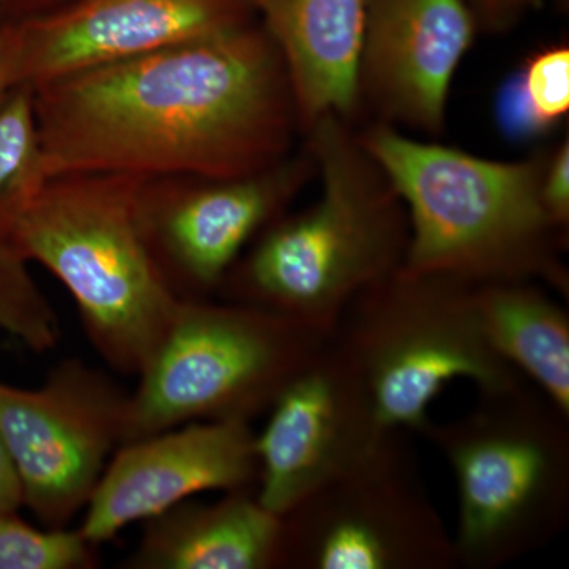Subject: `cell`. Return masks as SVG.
I'll return each mask as SVG.
<instances>
[{
	"instance_id": "obj_1",
	"label": "cell",
	"mask_w": 569,
	"mask_h": 569,
	"mask_svg": "<svg viewBox=\"0 0 569 569\" xmlns=\"http://www.w3.org/2000/svg\"><path fill=\"white\" fill-rule=\"evenodd\" d=\"M48 178H234L291 153L279 48L257 22L32 86Z\"/></svg>"
},
{
	"instance_id": "obj_2",
	"label": "cell",
	"mask_w": 569,
	"mask_h": 569,
	"mask_svg": "<svg viewBox=\"0 0 569 569\" xmlns=\"http://www.w3.org/2000/svg\"><path fill=\"white\" fill-rule=\"evenodd\" d=\"M305 133L320 197L268 224L219 291L227 301L331 336L356 296L402 268L410 223L395 186L350 123L325 116Z\"/></svg>"
},
{
	"instance_id": "obj_3",
	"label": "cell",
	"mask_w": 569,
	"mask_h": 569,
	"mask_svg": "<svg viewBox=\"0 0 569 569\" xmlns=\"http://www.w3.org/2000/svg\"><path fill=\"white\" fill-rule=\"evenodd\" d=\"M407 209L402 271L477 284L535 280L568 291V230L542 201L548 156L497 162L377 122L358 133Z\"/></svg>"
},
{
	"instance_id": "obj_4",
	"label": "cell",
	"mask_w": 569,
	"mask_h": 569,
	"mask_svg": "<svg viewBox=\"0 0 569 569\" xmlns=\"http://www.w3.org/2000/svg\"><path fill=\"white\" fill-rule=\"evenodd\" d=\"M140 182L51 176L0 233L69 290L93 348L126 376H140L182 305L142 233Z\"/></svg>"
},
{
	"instance_id": "obj_5",
	"label": "cell",
	"mask_w": 569,
	"mask_h": 569,
	"mask_svg": "<svg viewBox=\"0 0 569 569\" xmlns=\"http://www.w3.org/2000/svg\"><path fill=\"white\" fill-rule=\"evenodd\" d=\"M569 418L526 383L479 392L473 410L427 426L458 488V567L493 569L563 529L569 503Z\"/></svg>"
},
{
	"instance_id": "obj_6",
	"label": "cell",
	"mask_w": 569,
	"mask_h": 569,
	"mask_svg": "<svg viewBox=\"0 0 569 569\" xmlns=\"http://www.w3.org/2000/svg\"><path fill=\"white\" fill-rule=\"evenodd\" d=\"M473 284L399 271L356 296L332 329L389 430L422 433L429 410L456 380L479 392L523 385L490 347L471 296Z\"/></svg>"
},
{
	"instance_id": "obj_7",
	"label": "cell",
	"mask_w": 569,
	"mask_h": 569,
	"mask_svg": "<svg viewBox=\"0 0 569 569\" xmlns=\"http://www.w3.org/2000/svg\"><path fill=\"white\" fill-rule=\"evenodd\" d=\"M328 339L241 302L182 301L127 400L123 443L187 422H250L271 408Z\"/></svg>"
},
{
	"instance_id": "obj_8",
	"label": "cell",
	"mask_w": 569,
	"mask_h": 569,
	"mask_svg": "<svg viewBox=\"0 0 569 569\" xmlns=\"http://www.w3.org/2000/svg\"><path fill=\"white\" fill-rule=\"evenodd\" d=\"M402 433L282 516L279 568H458Z\"/></svg>"
},
{
	"instance_id": "obj_9",
	"label": "cell",
	"mask_w": 569,
	"mask_h": 569,
	"mask_svg": "<svg viewBox=\"0 0 569 569\" xmlns=\"http://www.w3.org/2000/svg\"><path fill=\"white\" fill-rule=\"evenodd\" d=\"M127 400L80 361L63 362L39 389L0 383V438L22 503L51 529L88 505L112 449L123 443Z\"/></svg>"
},
{
	"instance_id": "obj_10",
	"label": "cell",
	"mask_w": 569,
	"mask_h": 569,
	"mask_svg": "<svg viewBox=\"0 0 569 569\" xmlns=\"http://www.w3.org/2000/svg\"><path fill=\"white\" fill-rule=\"evenodd\" d=\"M316 176V162L305 151L234 178L141 179L142 233L174 293L189 301L219 291L246 247L283 216Z\"/></svg>"
},
{
	"instance_id": "obj_11",
	"label": "cell",
	"mask_w": 569,
	"mask_h": 569,
	"mask_svg": "<svg viewBox=\"0 0 569 569\" xmlns=\"http://www.w3.org/2000/svg\"><path fill=\"white\" fill-rule=\"evenodd\" d=\"M268 411L254 437L257 497L280 518L361 466L397 432L381 425L365 383L331 337Z\"/></svg>"
},
{
	"instance_id": "obj_12",
	"label": "cell",
	"mask_w": 569,
	"mask_h": 569,
	"mask_svg": "<svg viewBox=\"0 0 569 569\" xmlns=\"http://www.w3.org/2000/svg\"><path fill=\"white\" fill-rule=\"evenodd\" d=\"M249 421H193L116 449L97 482L80 530L92 545L209 490L257 489Z\"/></svg>"
},
{
	"instance_id": "obj_13",
	"label": "cell",
	"mask_w": 569,
	"mask_h": 569,
	"mask_svg": "<svg viewBox=\"0 0 569 569\" xmlns=\"http://www.w3.org/2000/svg\"><path fill=\"white\" fill-rule=\"evenodd\" d=\"M252 0H74L18 24L20 84L126 61L246 28Z\"/></svg>"
},
{
	"instance_id": "obj_14",
	"label": "cell",
	"mask_w": 569,
	"mask_h": 569,
	"mask_svg": "<svg viewBox=\"0 0 569 569\" xmlns=\"http://www.w3.org/2000/svg\"><path fill=\"white\" fill-rule=\"evenodd\" d=\"M475 33L467 0H366L361 107L369 103L378 122L437 137Z\"/></svg>"
},
{
	"instance_id": "obj_15",
	"label": "cell",
	"mask_w": 569,
	"mask_h": 569,
	"mask_svg": "<svg viewBox=\"0 0 569 569\" xmlns=\"http://www.w3.org/2000/svg\"><path fill=\"white\" fill-rule=\"evenodd\" d=\"M282 56L306 132L325 116L350 123L361 111L359 67L366 0H252Z\"/></svg>"
},
{
	"instance_id": "obj_16",
	"label": "cell",
	"mask_w": 569,
	"mask_h": 569,
	"mask_svg": "<svg viewBox=\"0 0 569 569\" xmlns=\"http://www.w3.org/2000/svg\"><path fill=\"white\" fill-rule=\"evenodd\" d=\"M283 523L257 489L227 492L217 503L178 507L148 520L129 563L141 569L279 568Z\"/></svg>"
},
{
	"instance_id": "obj_17",
	"label": "cell",
	"mask_w": 569,
	"mask_h": 569,
	"mask_svg": "<svg viewBox=\"0 0 569 569\" xmlns=\"http://www.w3.org/2000/svg\"><path fill=\"white\" fill-rule=\"evenodd\" d=\"M475 312L490 347L569 418V318L535 280L473 284Z\"/></svg>"
},
{
	"instance_id": "obj_18",
	"label": "cell",
	"mask_w": 569,
	"mask_h": 569,
	"mask_svg": "<svg viewBox=\"0 0 569 569\" xmlns=\"http://www.w3.org/2000/svg\"><path fill=\"white\" fill-rule=\"evenodd\" d=\"M47 179L33 89L18 84L0 103V233Z\"/></svg>"
},
{
	"instance_id": "obj_19",
	"label": "cell",
	"mask_w": 569,
	"mask_h": 569,
	"mask_svg": "<svg viewBox=\"0 0 569 569\" xmlns=\"http://www.w3.org/2000/svg\"><path fill=\"white\" fill-rule=\"evenodd\" d=\"M28 261L0 239V329L33 351L58 346L61 329L48 299L29 272Z\"/></svg>"
},
{
	"instance_id": "obj_20",
	"label": "cell",
	"mask_w": 569,
	"mask_h": 569,
	"mask_svg": "<svg viewBox=\"0 0 569 569\" xmlns=\"http://www.w3.org/2000/svg\"><path fill=\"white\" fill-rule=\"evenodd\" d=\"M91 546L80 530H40L17 511L0 512V569L91 568Z\"/></svg>"
},
{
	"instance_id": "obj_21",
	"label": "cell",
	"mask_w": 569,
	"mask_h": 569,
	"mask_svg": "<svg viewBox=\"0 0 569 569\" xmlns=\"http://www.w3.org/2000/svg\"><path fill=\"white\" fill-rule=\"evenodd\" d=\"M520 73L538 121L552 129L569 110V48L553 44L537 52Z\"/></svg>"
},
{
	"instance_id": "obj_22",
	"label": "cell",
	"mask_w": 569,
	"mask_h": 569,
	"mask_svg": "<svg viewBox=\"0 0 569 569\" xmlns=\"http://www.w3.org/2000/svg\"><path fill=\"white\" fill-rule=\"evenodd\" d=\"M497 121L501 132L512 141H529L548 132L531 108L520 70L498 91Z\"/></svg>"
},
{
	"instance_id": "obj_23",
	"label": "cell",
	"mask_w": 569,
	"mask_h": 569,
	"mask_svg": "<svg viewBox=\"0 0 569 569\" xmlns=\"http://www.w3.org/2000/svg\"><path fill=\"white\" fill-rule=\"evenodd\" d=\"M542 201L549 216L559 227L569 223V142L561 141L546 160L542 174Z\"/></svg>"
},
{
	"instance_id": "obj_24",
	"label": "cell",
	"mask_w": 569,
	"mask_h": 569,
	"mask_svg": "<svg viewBox=\"0 0 569 569\" xmlns=\"http://www.w3.org/2000/svg\"><path fill=\"white\" fill-rule=\"evenodd\" d=\"M477 21L490 29H505L539 0H467Z\"/></svg>"
},
{
	"instance_id": "obj_25",
	"label": "cell",
	"mask_w": 569,
	"mask_h": 569,
	"mask_svg": "<svg viewBox=\"0 0 569 569\" xmlns=\"http://www.w3.org/2000/svg\"><path fill=\"white\" fill-rule=\"evenodd\" d=\"M18 63H20V31H18V24L6 22L0 26V103L14 86L20 84Z\"/></svg>"
},
{
	"instance_id": "obj_26",
	"label": "cell",
	"mask_w": 569,
	"mask_h": 569,
	"mask_svg": "<svg viewBox=\"0 0 569 569\" xmlns=\"http://www.w3.org/2000/svg\"><path fill=\"white\" fill-rule=\"evenodd\" d=\"M22 505L21 486L6 445L0 438V512L17 511Z\"/></svg>"
},
{
	"instance_id": "obj_27",
	"label": "cell",
	"mask_w": 569,
	"mask_h": 569,
	"mask_svg": "<svg viewBox=\"0 0 569 569\" xmlns=\"http://www.w3.org/2000/svg\"><path fill=\"white\" fill-rule=\"evenodd\" d=\"M11 11V24H22L66 9L74 0H3Z\"/></svg>"
},
{
	"instance_id": "obj_28",
	"label": "cell",
	"mask_w": 569,
	"mask_h": 569,
	"mask_svg": "<svg viewBox=\"0 0 569 569\" xmlns=\"http://www.w3.org/2000/svg\"><path fill=\"white\" fill-rule=\"evenodd\" d=\"M2 24H6V22H3L2 20H0V26H2Z\"/></svg>"
}]
</instances>
